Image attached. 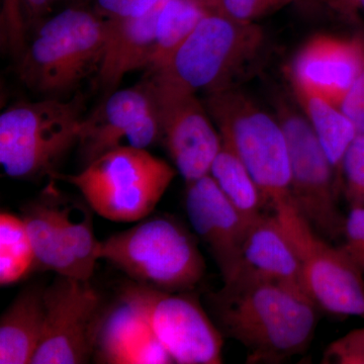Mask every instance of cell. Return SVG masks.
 I'll return each mask as SVG.
<instances>
[{
	"mask_svg": "<svg viewBox=\"0 0 364 364\" xmlns=\"http://www.w3.org/2000/svg\"><path fill=\"white\" fill-rule=\"evenodd\" d=\"M208 301L220 331L245 347L251 363H279L298 355L317 327L318 306L303 289L244 265Z\"/></svg>",
	"mask_w": 364,
	"mask_h": 364,
	"instance_id": "cell-1",
	"label": "cell"
},
{
	"mask_svg": "<svg viewBox=\"0 0 364 364\" xmlns=\"http://www.w3.org/2000/svg\"><path fill=\"white\" fill-rule=\"evenodd\" d=\"M100 259L136 284L167 293L191 291L205 272L195 236L176 218L165 215H148L102 241Z\"/></svg>",
	"mask_w": 364,
	"mask_h": 364,
	"instance_id": "cell-2",
	"label": "cell"
},
{
	"mask_svg": "<svg viewBox=\"0 0 364 364\" xmlns=\"http://www.w3.org/2000/svg\"><path fill=\"white\" fill-rule=\"evenodd\" d=\"M85 98L50 97L18 102L0 114V164L11 178L38 179L58 172L62 160L77 146Z\"/></svg>",
	"mask_w": 364,
	"mask_h": 364,
	"instance_id": "cell-3",
	"label": "cell"
},
{
	"mask_svg": "<svg viewBox=\"0 0 364 364\" xmlns=\"http://www.w3.org/2000/svg\"><path fill=\"white\" fill-rule=\"evenodd\" d=\"M107 37V20L70 7L46 21L18 60L21 81L33 92L68 95L98 71Z\"/></svg>",
	"mask_w": 364,
	"mask_h": 364,
	"instance_id": "cell-4",
	"label": "cell"
},
{
	"mask_svg": "<svg viewBox=\"0 0 364 364\" xmlns=\"http://www.w3.org/2000/svg\"><path fill=\"white\" fill-rule=\"evenodd\" d=\"M164 160L133 147L117 148L77 174H53L78 189L93 212L116 223H136L152 215L176 176Z\"/></svg>",
	"mask_w": 364,
	"mask_h": 364,
	"instance_id": "cell-5",
	"label": "cell"
},
{
	"mask_svg": "<svg viewBox=\"0 0 364 364\" xmlns=\"http://www.w3.org/2000/svg\"><path fill=\"white\" fill-rule=\"evenodd\" d=\"M203 102L257 184L265 205L273 208L291 200L289 145L277 116L235 86L208 93Z\"/></svg>",
	"mask_w": 364,
	"mask_h": 364,
	"instance_id": "cell-6",
	"label": "cell"
},
{
	"mask_svg": "<svg viewBox=\"0 0 364 364\" xmlns=\"http://www.w3.org/2000/svg\"><path fill=\"white\" fill-rule=\"evenodd\" d=\"M263 43L264 33L255 23L231 20L210 9L165 66L152 73L208 95L234 86L237 74Z\"/></svg>",
	"mask_w": 364,
	"mask_h": 364,
	"instance_id": "cell-7",
	"label": "cell"
},
{
	"mask_svg": "<svg viewBox=\"0 0 364 364\" xmlns=\"http://www.w3.org/2000/svg\"><path fill=\"white\" fill-rule=\"evenodd\" d=\"M273 215L293 244L304 289L318 309L364 318V275L343 248L330 245L291 200L277 203Z\"/></svg>",
	"mask_w": 364,
	"mask_h": 364,
	"instance_id": "cell-8",
	"label": "cell"
},
{
	"mask_svg": "<svg viewBox=\"0 0 364 364\" xmlns=\"http://www.w3.org/2000/svg\"><path fill=\"white\" fill-rule=\"evenodd\" d=\"M277 117L286 133L291 161V200L318 233L343 235L340 212L341 186L334 167L303 112L279 102Z\"/></svg>",
	"mask_w": 364,
	"mask_h": 364,
	"instance_id": "cell-9",
	"label": "cell"
},
{
	"mask_svg": "<svg viewBox=\"0 0 364 364\" xmlns=\"http://www.w3.org/2000/svg\"><path fill=\"white\" fill-rule=\"evenodd\" d=\"M148 81L158 117L161 139L177 172L186 183L208 176L222 145V138L205 102L196 92L159 74Z\"/></svg>",
	"mask_w": 364,
	"mask_h": 364,
	"instance_id": "cell-10",
	"label": "cell"
},
{
	"mask_svg": "<svg viewBox=\"0 0 364 364\" xmlns=\"http://www.w3.org/2000/svg\"><path fill=\"white\" fill-rule=\"evenodd\" d=\"M45 324L32 364L88 363L104 312L90 280L58 275L44 289Z\"/></svg>",
	"mask_w": 364,
	"mask_h": 364,
	"instance_id": "cell-11",
	"label": "cell"
},
{
	"mask_svg": "<svg viewBox=\"0 0 364 364\" xmlns=\"http://www.w3.org/2000/svg\"><path fill=\"white\" fill-rule=\"evenodd\" d=\"M161 139L159 117L147 80L114 90L79 131L77 148L83 167L117 148L147 149Z\"/></svg>",
	"mask_w": 364,
	"mask_h": 364,
	"instance_id": "cell-12",
	"label": "cell"
},
{
	"mask_svg": "<svg viewBox=\"0 0 364 364\" xmlns=\"http://www.w3.org/2000/svg\"><path fill=\"white\" fill-rule=\"evenodd\" d=\"M139 287L153 334L173 363H223L222 332L189 291L167 293Z\"/></svg>",
	"mask_w": 364,
	"mask_h": 364,
	"instance_id": "cell-13",
	"label": "cell"
},
{
	"mask_svg": "<svg viewBox=\"0 0 364 364\" xmlns=\"http://www.w3.org/2000/svg\"><path fill=\"white\" fill-rule=\"evenodd\" d=\"M93 359L100 363H173L153 334L140 287H126L119 299L105 306L97 333Z\"/></svg>",
	"mask_w": 364,
	"mask_h": 364,
	"instance_id": "cell-14",
	"label": "cell"
},
{
	"mask_svg": "<svg viewBox=\"0 0 364 364\" xmlns=\"http://www.w3.org/2000/svg\"><path fill=\"white\" fill-rule=\"evenodd\" d=\"M186 184L189 222L212 254L224 282L233 277L242 265V246L247 224L210 174Z\"/></svg>",
	"mask_w": 364,
	"mask_h": 364,
	"instance_id": "cell-15",
	"label": "cell"
},
{
	"mask_svg": "<svg viewBox=\"0 0 364 364\" xmlns=\"http://www.w3.org/2000/svg\"><path fill=\"white\" fill-rule=\"evenodd\" d=\"M364 69V41L314 36L301 46L289 67L293 86L306 88L338 105Z\"/></svg>",
	"mask_w": 364,
	"mask_h": 364,
	"instance_id": "cell-16",
	"label": "cell"
},
{
	"mask_svg": "<svg viewBox=\"0 0 364 364\" xmlns=\"http://www.w3.org/2000/svg\"><path fill=\"white\" fill-rule=\"evenodd\" d=\"M165 0L135 18H107L104 56L97 71L98 85L109 95L132 71L147 69L155 44V26Z\"/></svg>",
	"mask_w": 364,
	"mask_h": 364,
	"instance_id": "cell-17",
	"label": "cell"
},
{
	"mask_svg": "<svg viewBox=\"0 0 364 364\" xmlns=\"http://www.w3.org/2000/svg\"><path fill=\"white\" fill-rule=\"evenodd\" d=\"M242 265L305 291L298 256L274 215L263 214L248 225L242 246Z\"/></svg>",
	"mask_w": 364,
	"mask_h": 364,
	"instance_id": "cell-18",
	"label": "cell"
},
{
	"mask_svg": "<svg viewBox=\"0 0 364 364\" xmlns=\"http://www.w3.org/2000/svg\"><path fill=\"white\" fill-rule=\"evenodd\" d=\"M45 287H26L0 318V363L32 364L45 324Z\"/></svg>",
	"mask_w": 364,
	"mask_h": 364,
	"instance_id": "cell-19",
	"label": "cell"
},
{
	"mask_svg": "<svg viewBox=\"0 0 364 364\" xmlns=\"http://www.w3.org/2000/svg\"><path fill=\"white\" fill-rule=\"evenodd\" d=\"M21 217L25 221L35 253L36 269L81 279L57 226L49 186L21 208Z\"/></svg>",
	"mask_w": 364,
	"mask_h": 364,
	"instance_id": "cell-20",
	"label": "cell"
},
{
	"mask_svg": "<svg viewBox=\"0 0 364 364\" xmlns=\"http://www.w3.org/2000/svg\"><path fill=\"white\" fill-rule=\"evenodd\" d=\"M55 179L48 184L51 195L55 219L67 250L78 268L80 279L90 280L100 260L98 241L93 231L90 207L64 195L55 186Z\"/></svg>",
	"mask_w": 364,
	"mask_h": 364,
	"instance_id": "cell-21",
	"label": "cell"
},
{
	"mask_svg": "<svg viewBox=\"0 0 364 364\" xmlns=\"http://www.w3.org/2000/svg\"><path fill=\"white\" fill-rule=\"evenodd\" d=\"M301 112L330 160L341 186V165L358 130L338 105L306 88L293 86Z\"/></svg>",
	"mask_w": 364,
	"mask_h": 364,
	"instance_id": "cell-22",
	"label": "cell"
},
{
	"mask_svg": "<svg viewBox=\"0 0 364 364\" xmlns=\"http://www.w3.org/2000/svg\"><path fill=\"white\" fill-rule=\"evenodd\" d=\"M221 138V148L213 161L208 174L248 226L263 215L264 200L257 184L232 144L222 136Z\"/></svg>",
	"mask_w": 364,
	"mask_h": 364,
	"instance_id": "cell-23",
	"label": "cell"
},
{
	"mask_svg": "<svg viewBox=\"0 0 364 364\" xmlns=\"http://www.w3.org/2000/svg\"><path fill=\"white\" fill-rule=\"evenodd\" d=\"M210 9L208 0H165L155 26L149 73L165 66Z\"/></svg>",
	"mask_w": 364,
	"mask_h": 364,
	"instance_id": "cell-24",
	"label": "cell"
},
{
	"mask_svg": "<svg viewBox=\"0 0 364 364\" xmlns=\"http://www.w3.org/2000/svg\"><path fill=\"white\" fill-rule=\"evenodd\" d=\"M36 270V258L21 215L0 214V284L11 286Z\"/></svg>",
	"mask_w": 364,
	"mask_h": 364,
	"instance_id": "cell-25",
	"label": "cell"
},
{
	"mask_svg": "<svg viewBox=\"0 0 364 364\" xmlns=\"http://www.w3.org/2000/svg\"><path fill=\"white\" fill-rule=\"evenodd\" d=\"M341 191L351 208H364V134H358L341 165Z\"/></svg>",
	"mask_w": 364,
	"mask_h": 364,
	"instance_id": "cell-26",
	"label": "cell"
},
{
	"mask_svg": "<svg viewBox=\"0 0 364 364\" xmlns=\"http://www.w3.org/2000/svg\"><path fill=\"white\" fill-rule=\"evenodd\" d=\"M296 0H208L212 11L241 23H255L258 18L279 11Z\"/></svg>",
	"mask_w": 364,
	"mask_h": 364,
	"instance_id": "cell-27",
	"label": "cell"
},
{
	"mask_svg": "<svg viewBox=\"0 0 364 364\" xmlns=\"http://www.w3.org/2000/svg\"><path fill=\"white\" fill-rule=\"evenodd\" d=\"M321 363L325 364H364V327L328 344Z\"/></svg>",
	"mask_w": 364,
	"mask_h": 364,
	"instance_id": "cell-28",
	"label": "cell"
},
{
	"mask_svg": "<svg viewBox=\"0 0 364 364\" xmlns=\"http://www.w3.org/2000/svg\"><path fill=\"white\" fill-rule=\"evenodd\" d=\"M343 236L341 247L364 275V208H350L345 218Z\"/></svg>",
	"mask_w": 364,
	"mask_h": 364,
	"instance_id": "cell-29",
	"label": "cell"
},
{
	"mask_svg": "<svg viewBox=\"0 0 364 364\" xmlns=\"http://www.w3.org/2000/svg\"><path fill=\"white\" fill-rule=\"evenodd\" d=\"M339 107L355 126L358 133L364 134V69L342 98Z\"/></svg>",
	"mask_w": 364,
	"mask_h": 364,
	"instance_id": "cell-30",
	"label": "cell"
},
{
	"mask_svg": "<svg viewBox=\"0 0 364 364\" xmlns=\"http://www.w3.org/2000/svg\"><path fill=\"white\" fill-rule=\"evenodd\" d=\"M159 0H97L98 7L109 18H135L153 9Z\"/></svg>",
	"mask_w": 364,
	"mask_h": 364,
	"instance_id": "cell-31",
	"label": "cell"
},
{
	"mask_svg": "<svg viewBox=\"0 0 364 364\" xmlns=\"http://www.w3.org/2000/svg\"><path fill=\"white\" fill-rule=\"evenodd\" d=\"M328 2L335 11L350 18L364 13V0H328Z\"/></svg>",
	"mask_w": 364,
	"mask_h": 364,
	"instance_id": "cell-32",
	"label": "cell"
},
{
	"mask_svg": "<svg viewBox=\"0 0 364 364\" xmlns=\"http://www.w3.org/2000/svg\"><path fill=\"white\" fill-rule=\"evenodd\" d=\"M53 0H23L26 21H36L45 13Z\"/></svg>",
	"mask_w": 364,
	"mask_h": 364,
	"instance_id": "cell-33",
	"label": "cell"
}]
</instances>
